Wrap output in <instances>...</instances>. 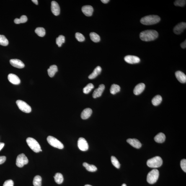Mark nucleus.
<instances>
[{
  "mask_svg": "<svg viewBox=\"0 0 186 186\" xmlns=\"http://www.w3.org/2000/svg\"><path fill=\"white\" fill-rule=\"evenodd\" d=\"M159 34L157 31L153 30H147L143 31L140 35V39L145 42H150L156 40Z\"/></svg>",
  "mask_w": 186,
  "mask_h": 186,
  "instance_id": "f257e3e1",
  "label": "nucleus"
},
{
  "mask_svg": "<svg viewBox=\"0 0 186 186\" xmlns=\"http://www.w3.org/2000/svg\"><path fill=\"white\" fill-rule=\"evenodd\" d=\"M160 20V18L158 16L148 15L142 18L140 22L144 25H150L158 23Z\"/></svg>",
  "mask_w": 186,
  "mask_h": 186,
  "instance_id": "f03ea898",
  "label": "nucleus"
},
{
  "mask_svg": "<svg viewBox=\"0 0 186 186\" xmlns=\"http://www.w3.org/2000/svg\"><path fill=\"white\" fill-rule=\"evenodd\" d=\"M163 164V160L159 156L148 160L147 162V165L150 168H158L160 167Z\"/></svg>",
  "mask_w": 186,
  "mask_h": 186,
  "instance_id": "7ed1b4c3",
  "label": "nucleus"
},
{
  "mask_svg": "<svg viewBox=\"0 0 186 186\" xmlns=\"http://www.w3.org/2000/svg\"><path fill=\"white\" fill-rule=\"evenodd\" d=\"M26 142L28 145L31 149L34 152L38 153L41 150V147L38 142L34 139L29 137L26 139Z\"/></svg>",
  "mask_w": 186,
  "mask_h": 186,
  "instance_id": "20e7f679",
  "label": "nucleus"
},
{
  "mask_svg": "<svg viewBox=\"0 0 186 186\" xmlns=\"http://www.w3.org/2000/svg\"><path fill=\"white\" fill-rule=\"evenodd\" d=\"M159 175V171L157 169H153L148 173L147 177V181L150 184H154L157 181Z\"/></svg>",
  "mask_w": 186,
  "mask_h": 186,
  "instance_id": "39448f33",
  "label": "nucleus"
},
{
  "mask_svg": "<svg viewBox=\"0 0 186 186\" xmlns=\"http://www.w3.org/2000/svg\"><path fill=\"white\" fill-rule=\"evenodd\" d=\"M47 141L49 144L54 147L60 149H63L64 148V146L63 143L59 140L53 136H48L47 138Z\"/></svg>",
  "mask_w": 186,
  "mask_h": 186,
  "instance_id": "423d86ee",
  "label": "nucleus"
},
{
  "mask_svg": "<svg viewBox=\"0 0 186 186\" xmlns=\"http://www.w3.org/2000/svg\"><path fill=\"white\" fill-rule=\"evenodd\" d=\"M16 103L19 109L22 112L29 113L32 111V108L30 106L23 101L17 100L16 101Z\"/></svg>",
  "mask_w": 186,
  "mask_h": 186,
  "instance_id": "0eeeda50",
  "label": "nucleus"
},
{
  "mask_svg": "<svg viewBox=\"0 0 186 186\" xmlns=\"http://www.w3.org/2000/svg\"><path fill=\"white\" fill-rule=\"evenodd\" d=\"M28 163V160L24 153L19 154L17 156L16 161V165L18 167L22 168L24 165Z\"/></svg>",
  "mask_w": 186,
  "mask_h": 186,
  "instance_id": "6e6552de",
  "label": "nucleus"
},
{
  "mask_svg": "<svg viewBox=\"0 0 186 186\" xmlns=\"http://www.w3.org/2000/svg\"><path fill=\"white\" fill-rule=\"evenodd\" d=\"M78 146L79 149L82 151H85L88 150V144L86 140L83 138H80L78 139Z\"/></svg>",
  "mask_w": 186,
  "mask_h": 186,
  "instance_id": "1a4fd4ad",
  "label": "nucleus"
},
{
  "mask_svg": "<svg viewBox=\"0 0 186 186\" xmlns=\"http://www.w3.org/2000/svg\"><path fill=\"white\" fill-rule=\"evenodd\" d=\"M186 28V23L185 22L179 23L176 25L173 29L174 33L177 35L181 34Z\"/></svg>",
  "mask_w": 186,
  "mask_h": 186,
  "instance_id": "9d476101",
  "label": "nucleus"
},
{
  "mask_svg": "<svg viewBox=\"0 0 186 186\" xmlns=\"http://www.w3.org/2000/svg\"><path fill=\"white\" fill-rule=\"evenodd\" d=\"M124 59L127 63L130 64H135L139 63L140 61V58L135 55H127L124 58Z\"/></svg>",
  "mask_w": 186,
  "mask_h": 186,
  "instance_id": "9b49d317",
  "label": "nucleus"
},
{
  "mask_svg": "<svg viewBox=\"0 0 186 186\" xmlns=\"http://www.w3.org/2000/svg\"><path fill=\"white\" fill-rule=\"evenodd\" d=\"M104 89H105V86L103 84H100L98 88L95 89L93 92V97L94 98H96L100 97L102 95Z\"/></svg>",
  "mask_w": 186,
  "mask_h": 186,
  "instance_id": "f8f14e48",
  "label": "nucleus"
},
{
  "mask_svg": "<svg viewBox=\"0 0 186 186\" xmlns=\"http://www.w3.org/2000/svg\"><path fill=\"white\" fill-rule=\"evenodd\" d=\"M51 10L52 13L55 16L59 15L60 13V8L58 3L55 1H52Z\"/></svg>",
  "mask_w": 186,
  "mask_h": 186,
  "instance_id": "ddd939ff",
  "label": "nucleus"
},
{
  "mask_svg": "<svg viewBox=\"0 0 186 186\" xmlns=\"http://www.w3.org/2000/svg\"><path fill=\"white\" fill-rule=\"evenodd\" d=\"M8 79L9 82L14 84L18 85L20 84V80L16 75L11 73L8 76Z\"/></svg>",
  "mask_w": 186,
  "mask_h": 186,
  "instance_id": "4468645a",
  "label": "nucleus"
},
{
  "mask_svg": "<svg viewBox=\"0 0 186 186\" xmlns=\"http://www.w3.org/2000/svg\"><path fill=\"white\" fill-rule=\"evenodd\" d=\"M10 63L13 66L19 69H22L24 67V63L19 59H11L10 60Z\"/></svg>",
  "mask_w": 186,
  "mask_h": 186,
  "instance_id": "2eb2a0df",
  "label": "nucleus"
},
{
  "mask_svg": "<svg viewBox=\"0 0 186 186\" xmlns=\"http://www.w3.org/2000/svg\"><path fill=\"white\" fill-rule=\"evenodd\" d=\"M82 11L85 15L88 17L92 15L94 9L92 6L86 5L83 6L82 8Z\"/></svg>",
  "mask_w": 186,
  "mask_h": 186,
  "instance_id": "dca6fc26",
  "label": "nucleus"
},
{
  "mask_svg": "<svg viewBox=\"0 0 186 186\" xmlns=\"http://www.w3.org/2000/svg\"><path fill=\"white\" fill-rule=\"evenodd\" d=\"M127 141L131 146L135 148H139L141 147L142 144L139 140L135 139H129Z\"/></svg>",
  "mask_w": 186,
  "mask_h": 186,
  "instance_id": "f3484780",
  "label": "nucleus"
},
{
  "mask_svg": "<svg viewBox=\"0 0 186 186\" xmlns=\"http://www.w3.org/2000/svg\"><path fill=\"white\" fill-rule=\"evenodd\" d=\"M145 88V85L143 83H140L138 84L134 89V94L135 95H139L144 91Z\"/></svg>",
  "mask_w": 186,
  "mask_h": 186,
  "instance_id": "a211bd4d",
  "label": "nucleus"
},
{
  "mask_svg": "<svg viewBox=\"0 0 186 186\" xmlns=\"http://www.w3.org/2000/svg\"><path fill=\"white\" fill-rule=\"evenodd\" d=\"M175 75L176 78L179 82L182 83H185L186 82V76L182 72L178 71L176 72Z\"/></svg>",
  "mask_w": 186,
  "mask_h": 186,
  "instance_id": "6ab92c4d",
  "label": "nucleus"
},
{
  "mask_svg": "<svg viewBox=\"0 0 186 186\" xmlns=\"http://www.w3.org/2000/svg\"><path fill=\"white\" fill-rule=\"evenodd\" d=\"M91 109L87 108L84 109L81 113V117L83 119L85 120L89 118L92 113Z\"/></svg>",
  "mask_w": 186,
  "mask_h": 186,
  "instance_id": "aec40b11",
  "label": "nucleus"
},
{
  "mask_svg": "<svg viewBox=\"0 0 186 186\" xmlns=\"http://www.w3.org/2000/svg\"><path fill=\"white\" fill-rule=\"evenodd\" d=\"M102 68L100 66H97L94 69L93 72L88 77V78L90 79H94L100 74L101 72H102Z\"/></svg>",
  "mask_w": 186,
  "mask_h": 186,
  "instance_id": "412c9836",
  "label": "nucleus"
},
{
  "mask_svg": "<svg viewBox=\"0 0 186 186\" xmlns=\"http://www.w3.org/2000/svg\"><path fill=\"white\" fill-rule=\"evenodd\" d=\"M166 137L163 133H160L154 138L155 141L158 143H162L165 141Z\"/></svg>",
  "mask_w": 186,
  "mask_h": 186,
  "instance_id": "4be33fe9",
  "label": "nucleus"
},
{
  "mask_svg": "<svg viewBox=\"0 0 186 186\" xmlns=\"http://www.w3.org/2000/svg\"><path fill=\"white\" fill-rule=\"evenodd\" d=\"M57 67L55 65H53L48 69V73L50 77H53L55 73L58 71Z\"/></svg>",
  "mask_w": 186,
  "mask_h": 186,
  "instance_id": "5701e85b",
  "label": "nucleus"
},
{
  "mask_svg": "<svg viewBox=\"0 0 186 186\" xmlns=\"http://www.w3.org/2000/svg\"><path fill=\"white\" fill-rule=\"evenodd\" d=\"M83 166L89 172H94L97 170V168L94 165H90L86 162L83 163Z\"/></svg>",
  "mask_w": 186,
  "mask_h": 186,
  "instance_id": "b1692460",
  "label": "nucleus"
},
{
  "mask_svg": "<svg viewBox=\"0 0 186 186\" xmlns=\"http://www.w3.org/2000/svg\"><path fill=\"white\" fill-rule=\"evenodd\" d=\"M162 98L159 95H156L152 100V102L153 105L157 106L161 104L162 101Z\"/></svg>",
  "mask_w": 186,
  "mask_h": 186,
  "instance_id": "393cba45",
  "label": "nucleus"
},
{
  "mask_svg": "<svg viewBox=\"0 0 186 186\" xmlns=\"http://www.w3.org/2000/svg\"><path fill=\"white\" fill-rule=\"evenodd\" d=\"M55 181L57 183L61 184L63 181V175L59 173H56L54 177Z\"/></svg>",
  "mask_w": 186,
  "mask_h": 186,
  "instance_id": "a878e982",
  "label": "nucleus"
},
{
  "mask_svg": "<svg viewBox=\"0 0 186 186\" xmlns=\"http://www.w3.org/2000/svg\"><path fill=\"white\" fill-rule=\"evenodd\" d=\"M120 90V86L118 85L114 84L112 85L110 89V92L112 94H115L119 92Z\"/></svg>",
  "mask_w": 186,
  "mask_h": 186,
  "instance_id": "bb28decb",
  "label": "nucleus"
},
{
  "mask_svg": "<svg viewBox=\"0 0 186 186\" xmlns=\"http://www.w3.org/2000/svg\"><path fill=\"white\" fill-rule=\"evenodd\" d=\"M91 40L94 42H98L100 41V36L95 32H92L90 34Z\"/></svg>",
  "mask_w": 186,
  "mask_h": 186,
  "instance_id": "cd10ccee",
  "label": "nucleus"
},
{
  "mask_svg": "<svg viewBox=\"0 0 186 186\" xmlns=\"http://www.w3.org/2000/svg\"><path fill=\"white\" fill-rule=\"evenodd\" d=\"M42 178L40 175L36 176L34 178L33 184L34 186H41Z\"/></svg>",
  "mask_w": 186,
  "mask_h": 186,
  "instance_id": "c85d7f7f",
  "label": "nucleus"
},
{
  "mask_svg": "<svg viewBox=\"0 0 186 186\" xmlns=\"http://www.w3.org/2000/svg\"><path fill=\"white\" fill-rule=\"evenodd\" d=\"M35 32L37 35L40 37L44 36L46 34L45 29L42 27L37 28L36 29Z\"/></svg>",
  "mask_w": 186,
  "mask_h": 186,
  "instance_id": "c756f323",
  "label": "nucleus"
},
{
  "mask_svg": "<svg viewBox=\"0 0 186 186\" xmlns=\"http://www.w3.org/2000/svg\"><path fill=\"white\" fill-rule=\"evenodd\" d=\"M28 20L26 16L22 15L20 18V19L16 18L14 20V22L16 24H19L20 23H24L27 22Z\"/></svg>",
  "mask_w": 186,
  "mask_h": 186,
  "instance_id": "7c9ffc66",
  "label": "nucleus"
},
{
  "mask_svg": "<svg viewBox=\"0 0 186 186\" xmlns=\"http://www.w3.org/2000/svg\"><path fill=\"white\" fill-rule=\"evenodd\" d=\"M9 42L7 39L4 35H0V45L6 46L9 45Z\"/></svg>",
  "mask_w": 186,
  "mask_h": 186,
  "instance_id": "2f4dec72",
  "label": "nucleus"
},
{
  "mask_svg": "<svg viewBox=\"0 0 186 186\" xmlns=\"http://www.w3.org/2000/svg\"><path fill=\"white\" fill-rule=\"evenodd\" d=\"M94 85L91 83L88 84L83 89V92L85 94H88L94 88Z\"/></svg>",
  "mask_w": 186,
  "mask_h": 186,
  "instance_id": "473e14b6",
  "label": "nucleus"
},
{
  "mask_svg": "<svg viewBox=\"0 0 186 186\" xmlns=\"http://www.w3.org/2000/svg\"><path fill=\"white\" fill-rule=\"evenodd\" d=\"M65 42V37L63 35H60L56 38V42L59 47H61L63 43Z\"/></svg>",
  "mask_w": 186,
  "mask_h": 186,
  "instance_id": "72a5a7b5",
  "label": "nucleus"
},
{
  "mask_svg": "<svg viewBox=\"0 0 186 186\" xmlns=\"http://www.w3.org/2000/svg\"><path fill=\"white\" fill-rule=\"evenodd\" d=\"M111 161L112 164L117 169H119L120 168V164L118 160L115 156H112L111 157Z\"/></svg>",
  "mask_w": 186,
  "mask_h": 186,
  "instance_id": "f704fd0d",
  "label": "nucleus"
},
{
  "mask_svg": "<svg viewBox=\"0 0 186 186\" xmlns=\"http://www.w3.org/2000/svg\"><path fill=\"white\" fill-rule=\"evenodd\" d=\"M186 1L184 0H177L174 2V5L175 6H179L180 7H183L186 5Z\"/></svg>",
  "mask_w": 186,
  "mask_h": 186,
  "instance_id": "c9c22d12",
  "label": "nucleus"
},
{
  "mask_svg": "<svg viewBox=\"0 0 186 186\" xmlns=\"http://www.w3.org/2000/svg\"><path fill=\"white\" fill-rule=\"evenodd\" d=\"M75 37L77 40L79 42H83L85 40L84 36L79 32H77L75 34Z\"/></svg>",
  "mask_w": 186,
  "mask_h": 186,
  "instance_id": "e433bc0d",
  "label": "nucleus"
},
{
  "mask_svg": "<svg viewBox=\"0 0 186 186\" xmlns=\"http://www.w3.org/2000/svg\"><path fill=\"white\" fill-rule=\"evenodd\" d=\"M181 167L184 172H186V160L185 159H183L181 161Z\"/></svg>",
  "mask_w": 186,
  "mask_h": 186,
  "instance_id": "4c0bfd02",
  "label": "nucleus"
},
{
  "mask_svg": "<svg viewBox=\"0 0 186 186\" xmlns=\"http://www.w3.org/2000/svg\"><path fill=\"white\" fill-rule=\"evenodd\" d=\"M14 184L13 181L11 179H9L5 181L3 186H14Z\"/></svg>",
  "mask_w": 186,
  "mask_h": 186,
  "instance_id": "58836bf2",
  "label": "nucleus"
},
{
  "mask_svg": "<svg viewBox=\"0 0 186 186\" xmlns=\"http://www.w3.org/2000/svg\"><path fill=\"white\" fill-rule=\"evenodd\" d=\"M6 158L5 156H0V164H2L5 162Z\"/></svg>",
  "mask_w": 186,
  "mask_h": 186,
  "instance_id": "ea45409f",
  "label": "nucleus"
},
{
  "mask_svg": "<svg viewBox=\"0 0 186 186\" xmlns=\"http://www.w3.org/2000/svg\"><path fill=\"white\" fill-rule=\"evenodd\" d=\"M181 47L183 49H185L186 47V40H185L181 44Z\"/></svg>",
  "mask_w": 186,
  "mask_h": 186,
  "instance_id": "a19ab883",
  "label": "nucleus"
},
{
  "mask_svg": "<svg viewBox=\"0 0 186 186\" xmlns=\"http://www.w3.org/2000/svg\"><path fill=\"white\" fill-rule=\"evenodd\" d=\"M5 144L4 143L0 142V151L2 149L4 146Z\"/></svg>",
  "mask_w": 186,
  "mask_h": 186,
  "instance_id": "79ce46f5",
  "label": "nucleus"
},
{
  "mask_svg": "<svg viewBox=\"0 0 186 186\" xmlns=\"http://www.w3.org/2000/svg\"><path fill=\"white\" fill-rule=\"evenodd\" d=\"M109 1V0H102V1H101L104 4H107V3H108L109 1Z\"/></svg>",
  "mask_w": 186,
  "mask_h": 186,
  "instance_id": "37998d69",
  "label": "nucleus"
},
{
  "mask_svg": "<svg viewBox=\"0 0 186 186\" xmlns=\"http://www.w3.org/2000/svg\"><path fill=\"white\" fill-rule=\"evenodd\" d=\"M32 2H33L34 4H35L36 5H38V1H37V0H32Z\"/></svg>",
  "mask_w": 186,
  "mask_h": 186,
  "instance_id": "c03bdc74",
  "label": "nucleus"
},
{
  "mask_svg": "<svg viewBox=\"0 0 186 186\" xmlns=\"http://www.w3.org/2000/svg\"><path fill=\"white\" fill-rule=\"evenodd\" d=\"M121 186H127L125 184H123Z\"/></svg>",
  "mask_w": 186,
  "mask_h": 186,
  "instance_id": "a18cd8bd",
  "label": "nucleus"
},
{
  "mask_svg": "<svg viewBox=\"0 0 186 186\" xmlns=\"http://www.w3.org/2000/svg\"><path fill=\"white\" fill-rule=\"evenodd\" d=\"M84 186H92L90 185H89V184H86V185Z\"/></svg>",
  "mask_w": 186,
  "mask_h": 186,
  "instance_id": "49530a36",
  "label": "nucleus"
},
{
  "mask_svg": "<svg viewBox=\"0 0 186 186\" xmlns=\"http://www.w3.org/2000/svg\"><path fill=\"white\" fill-rule=\"evenodd\" d=\"M42 151V149L41 150H40V151Z\"/></svg>",
  "mask_w": 186,
  "mask_h": 186,
  "instance_id": "de8ad7c7",
  "label": "nucleus"
}]
</instances>
